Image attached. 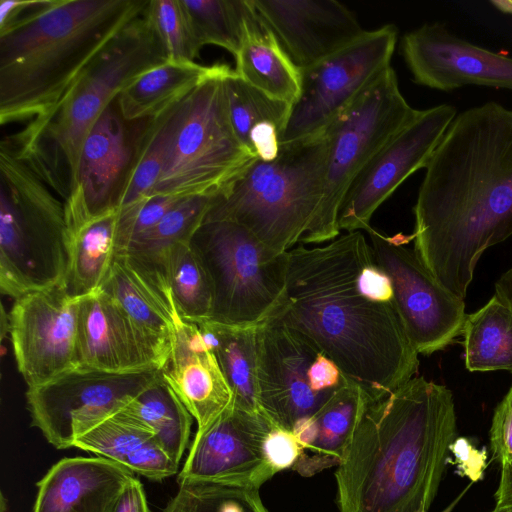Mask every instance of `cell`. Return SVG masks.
Returning a JSON list of instances; mask_svg holds the SVG:
<instances>
[{
    "label": "cell",
    "mask_w": 512,
    "mask_h": 512,
    "mask_svg": "<svg viewBox=\"0 0 512 512\" xmlns=\"http://www.w3.org/2000/svg\"><path fill=\"white\" fill-rule=\"evenodd\" d=\"M162 512H269L258 489L183 484Z\"/></svg>",
    "instance_id": "cell-38"
},
{
    "label": "cell",
    "mask_w": 512,
    "mask_h": 512,
    "mask_svg": "<svg viewBox=\"0 0 512 512\" xmlns=\"http://www.w3.org/2000/svg\"><path fill=\"white\" fill-rule=\"evenodd\" d=\"M265 452L269 463L277 473L292 468L299 456V448L294 435L277 426L268 435Z\"/></svg>",
    "instance_id": "cell-43"
},
{
    "label": "cell",
    "mask_w": 512,
    "mask_h": 512,
    "mask_svg": "<svg viewBox=\"0 0 512 512\" xmlns=\"http://www.w3.org/2000/svg\"><path fill=\"white\" fill-rule=\"evenodd\" d=\"M233 392L235 406L262 413L257 385V328L204 321L198 324Z\"/></svg>",
    "instance_id": "cell-30"
},
{
    "label": "cell",
    "mask_w": 512,
    "mask_h": 512,
    "mask_svg": "<svg viewBox=\"0 0 512 512\" xmlns=\"http://www.w3.org/2000/svg\"><path fill=\"white\" fill-rule=\"evenodd\" d=\"M118 209L69 228L68 266L63 285L76 299L102 287L116 256Z\"/></svg>",
    "instance_id": "cell-29"
},
{
    "label": "cell",
    "mask_w": 512,
    "mask_h": 512,
    "mask_svg": "<svg viewBox=\"0 0 512 512\" xmlns=\"http://www.w3.org/2000/svg\"><path fill=\"white\" fill-rule=\"evenodd\" d=\"M161 375L196 420L197 431L207 428L235 404L216 355L197 323L178 317Z\"/></svg>",
    "instance_id": "cell-22"
},
{
    "label": "cell",
    "mask_w": 512,
    "mask_h": 512,
    "mask_svg": "<svg viewBox=\"0 0 512 512\" xmlns=\"http://www.w3.org/2000/svg\"><path fill=\"white\" fill-rule=\"evenodd\" d=\"M470 485H468L466 487L465 490H463L458 496L456 499H454L453 502L450 503L449 506H447L442 512H452V510L455 508V506L457 505V503L460 501V499L463 497V495L466 493V491L468 490ZM421 512H428V511H421Z\"/></svg>",
    "instance_id": "cell-49"
},
{
    "label": "cell",
    "mask_w": 512,
    "mask_h": 512,
    "mask_svg": "<svg viewBox=\"0 0 512 512\" xmlns=\"http://www.w3.org/2000/svg\"><path fill=\"white\" fill-rule=\"evenodd\" d=\"M231 70L208 79L179 103L164 166L151 195H218L257 159L231 124L224 84Z\"/></svg>",
    "instance_id": "cell-8"
},
{
    "label": "cell",
    "mask_w": 512,
    "mask_h": 512,
    "mask_svg": "<svg viewBox=\"0 0 512 512\" xmlns=\"http://www.w3.org/2000/svg\"><path fill=\"white\" fill-rule=\"evenodd\" d=\"M495 294L512 308V266L496 281Z\"/></svg>",
    "instance_id": "cell-47"
},
{
    "label": "cell",
    "mask_w": 512,
    "mask_h": 512,
    "mask_svg": "<svg viewBox=\"0 0 512 512\" xmlns=\"http://www.w3.org/2000/svg\"><path fill=\"white\" fill-rule=\"evenodd\" d=\"M190 246L210 282L209 321L254 327L274 314L284 294V253L273 255L247 228L224 220L204 222Z\"/></svg>",
    "instance_id": "cell-9"
},
{
    "label": "cell",
    "mask_w": 512,
    "mask_h": 512,
    "mask_svg": "<svg viewBox=\"0 0 512 512\" xmlns=\"http://www.w3.org/2000/svg\"><path fill=\"white\" fill-rule=\"evenodd\" d=\"M120 412L148 429L166 454L179 464L189 442L193 416L162 375Z\"/></svg>",
    "instance_id": "cell-32"
},
{
    "label": "cell",
    "mask_w": 512,
    "mask_h": 512,
    "mask_svg": "<svg viewBox=\"0 0 512 512\" xmlns=\"http://www.w3.org/2000/svg\"><path fill=\"white\" fill-rule=\"evenodd\" d=\"M183 199L174 195L153 194L118 209L116 253L125 251Z\"/></svg>",
    "instance_id": "cell-40"
},
{
    "label": "cell",
    "mask_w": 512,
    "mask_h": 512,
    "mask_svg": "<svg viewBox=\"0 0 512 512\" xmlns=\"http://www.w3.org/2000/svg\"><path fill=\"white\" fill-rule=\"evenodd\" d=\"M108 512H151L143 485L136 477L126 485Z\"/></svg>",
    "instance_id": "cell-45"
},
{
    "label": "cell",
    "mask_w": 512,
    "mask_h": 512,
    "mask_svg": "<svg viewBox=\"0 0 512 512\" xmlns=\"http://www.w3.org/2000/svg\"><path fill=\"white\" fill-rule=\"evenodd\" d=\"M336 363L300 332L270 318L257 328V385L263 414L292 433L350 383Z\"/></svg>",
    "instance_id": "cell-11"
},
{
    "label": "cell",
    "mask_w": 512,
    "mask_h": 512,
    "mask_svg": "<svg viewBox=\"0 0 512 512\" xmlns=\"http://www.w3.org/2000/svg\"><path fill=\"white\" fill-rule=\"evenodd\" d=\"M146 14L164 44L168 61L195 62L203 46L193 33L181 0H149Z\"/></svg>",
    "instance_id": "cell-39"
},
{
    "label": "cell",
    "mask_w": 512,
    "mask_h": 512,
    "mask_svg": "<svg viewBox=\"0 0 512 512\" xmlns=\"http://www.w3.org/2000/svg\"><path fill=\"white\" fill-rule=\"evenodd\" d=\"M145 332L171 349L179 317L167 284L125 253H116L100 288Z\"/></svg>",
    "instance_id": "cell-25"
},
{
    "label": "cell",
    "mask_w": 512,
    "mask_h": 512,
    "mask_svg": "<svg viewBox=\"0 0 512 512\" xmlns=\"http://www.w3.org/2000/svg\"><path fill=\"white\" fill-rule=\"evenodd\" d=\"M369 397L352 382L339 389L316 413L293 430L299 456L291 469L311 477L339 466Z\"/></svg>",
    "instance_id": "cell-24"
},
{
    "label": "cell",
    "mask_w": 512,
    "mask_h": 512,
    "mask_svg": "<svg viewBox=\"0 0 512 512\" xmlns=\"http://www.w3.org/2000/svg\"><path fill=\"white\" fill-rule=\"evenodd\" d=\"M450 452L459 475L467 477L471 483L483 478L488 465L486 449L477 448L466 437H457L450 446Z\"/></svg>",
    "instance_id": "cell-42"
},
{
    "label": "cell",
    "mask_w": 512,
    "mask_h": 512,
    "mask_svg": "<svg viewBox=\"0 0 512 512\" xmlns=\"http://www.w3.org/2000/svg\"><path fill=\"white\" fill-rule=\"evenodd\" d=\"M280 130L271 122L256 124L249 133L248 147L262 161L275 160L280 153Z\"/></svg>",
    "instance_id": "cell-44"
},
{
    "label": "cell",
    "mask_w": 512,
    "mask_h": 512,
    "mask_svg": "<svg viewBox=\"0 0 512 512\" xmlns=\"http://www.w3.org/2000/svg\"><path fill=\"white\" fill-rule=\"evenodd\" d=\"M167 60L145 9L93 60L48 117L28 122L2 142L64 202L78 184L84 141L104 110L138 76Z\"/></svg>",
    "instance_id": "cell-5"
},
{
    "label": "cell",
    "mask_w": 512,
    "mask_h": 512,
    "mask_svg": "<svg viewBox=\"0 0 512 512\" xmlns=\"http://www.w3.org/2000/svg\"><path fill=\"white\" fill-rule=\"evenodd\" d=\"M425 169L414 251L464 300L482 254L512 235V109L490 101L457 114Z\"/></svg>",
    "instance_id": "cell-2"
},
{
    "label": "cell",
    "mask_w": 512,
    "mask_h": 512,
    "mask_svg": "<svg viewBox=\"0 0 512 512\" xmlns=\"http://www.w3.org/2000/svg\"><path fill=\"white\" fill-rule=\"evenodd\" d=\"M78 303L63 284L14 300L8 328L18 371L28 387L76 367Z\"/></svg>",
    "instance_id": "cell-17"
},
{
    "label": "cell",
    "mask_w": 512,
    "mask_h": 512,
    "mask_svg": "<svg viewBox=\"0 0 512 512\" xmlns=\"http://www.w3.org/2000/svg\"><path fill=\"white\" fill-rule=\"evenodd\" d=\"M134 477L104 457L63 458L37 482L33 512H108Z\"/></svg>",
    "instance_id": "cell-23"
},
{
    "label": "cell",
    "mask_w": 512,
    "mask_h": 512,
    "mask_svg": "<svg viewBox=\"0 0 512 512\" xmlns=\"http://www.w3.org/2000/svg\"><path fill=\"white\" fill-rule=\"evenodd\" d=\"M224 84L231 124L244 146L249 149V133L256 124L262 122L275 124L281 136L288 123L292 105L274 99L248 84L234 70L225 76Z\"/></svg>",
    "instance_id": "cell-37"
},
{
    "label": "cell",
    "mask_w": 512,
    "mask_h": 512,
    "mask_svg": "<svg viewBox=\"0 0 512 512\" xmlns=\"http://www.w3.org/2000/svg\"><path fill=\"white\" fill-rule=\"evenodd\" d=\"M490 446L493 458L501 466L512 463V386L495 408Z\"/></svg>",
    "instance_id": "cell-41"
},
{
    "label": "cell",
    "mask_w": 512,
    "mask_h": 512,
    "mask_svg": "<svg viewBox=\"0 0 512 512\" xmlns=\"http://www.w3.org/2000/svg\"><path fill=\"white\" fill-rule=\"evenodd\" d=\"M69 253L64 203L0 143V290L14 300L62 284Z\"/></svg>",
    "instance_id": "cell-7"
},
{
    "label": "cell",
    "mask_w": 512,
    "mask_h": 512,
    "mask_svg": "<svg viewBox=\"0 0 512 512\" xmlns=\"http://www.w3.org/2000/svg\"><path fill=\"white\" fill-rule=\"evenodd\" d=\"M401 52L418 85L445 92L465 85L512 91V57L475 45L441 22L406 33Z\"/></svg>",
    "instance_id": "cell-18"
},
{
    "label": "cell",
    "mask_w": 512,
    "mask_h": 512,
    "mask_svg": "<svg viewBox=\"0 0 512 512\" xmlns=\"http://www.w3.org/2000/svg\"><path fill=\"white\" fill-rule=\"evenodd\" d=\"M149 0L0 2V123L48 117Z\"/></svg>",
    "instance_id": "cell-4"
},
{
    "label": "cell",
    "mask_w": 512,
    "mask_h": 512,
    "mask_svg": "<svg viewBox=\"0 0 512 512\" xmlns=\"http://www.w3.org/2000/svg\"><path fill=\"white\" fill-rule=\"evenodd\" d=\"M178 105L157 117L142 120L131 159L118 187L117 209L151 195L164 166Z\"/></svg>",
    "instance_id": "cell-34"
},
{
    "label": "cell",
    "mask_w": 512,
    "mask_h": 512,
    "mask_svg": "<svg viewBox=\"0 0 512 512\" xmlns=\"http://www.w3.org/2000/svg\"><path fill=\"white\" fill-rule=\"evenodd\" d=\"M133 259L163 274L181 319L197 324L210 319V282L190 243H178L151 261Z\"/></svg>",
    "instance_id": "cell-33"
},
{
    "label": "cell",
    "mask_w": 512,
    "mask_h": 512,
    "mask_svg": "<svg viewBox=\"0 0 512 512\" xmlns=\"http://www.w3.org/2000/svg\"><path fill=\"white\" fill-rule=\"evenodd\" d=\"M496 9L503 13L512 14V0L511 1H491L490 2Z\"/></svg>",
    "instance_id": "cell-48"
},
{
    "label": "cell",
    "mask_w": 512,
    "mask_h": 512,
    "mask_svg": "<svg viewBox=\"0 0 512 512\" xmlns=\"http://www.w3.org/2000/svg\"><path fill=\"white\" fill-rule=\"evenodd\" d=\"M160 376V369L117 373L76 366L28 387L31 425L56 449H68L79 435L120 411Z\"/></svg>",
    "instance_id": "cell-12"
},
{
    "label": "cell",
    "mask_w": 512,
    "mask_h": 512,
    "mask_svg": "<svg viewBox=\"0 0 512 512\" xmlns=\"http://www.w3.org/2000/svg\"><path fill=\"white\" fill-rule=\"evenodd\" d=\"M181 4L202 46L212 44L237 54L248 0H181Z\"/></svg>",
    "instance_id": "cell-36"
},
{
    "label": "cell",
    "mask_w": 512,
    "mask_h": 512,
    "mask_svg": "<svg viewBox=\"0 0 512 512\" xmlns=\"http://www.w3.org/2000/svg\"><path fill=\"white\" fill-rule=\"evenodd\" d=\"M284 259V294L270 318L311 340L371 400L413 378L418 353L361 231L315 247L298 244Z\"/></svg>",
    "instance_id": "cell-1"
},
{
    "label": "cell",
    "mask_w": 512,
    "mask_h": 512,
    "mask_svg": "<svg viewBox=\"0 0 512 512\" xmlns=\"http://www.w3.org/2000/svg\"><path fill=\"white\" fill-rule=\"evenodd\" d=\"M141 122L126 121L115 100L94 124L81 150L77 187L63 202L68 228L117 209L118 187L131 159Z\"/></svg>",
    "instance_id": "cell-20"
},
{
    "label": "cell",
    "mask_w": 512,
    "mask_h": 512,
    "mask_svg": "<svg viewBox=\"0 0 512 512\" xmlns=\"http://www.w3.org/2000/svg\"><path fill=\"white\" fill-rule=\"evenodd\" d=\"M452 392L413 377L368 399L337 467L340 512L428 511L457 438Z\"/></svg>",
    "instance_id": "cell-3"
},
{
    "label": "cell",
    "mask_w": 512,
    "mask_h": 512,
    "mask_svg": "<svg viewBox=\"0 0 512 512\" xmlns=\"http://www.w3.org/2000/svg\"><path fill=\"white\" fill-rule=\"evenodd\" d=\"M293 64L301 71L343 49L364 30L336 0H251Z\"/></svg>",
    "instance_id": "cell-21"
},
{
    "label": "cell",
    "mask_w": 512,
    "mask_h": 512,
    "mask_svg": "<svg viewBox=\"0 0 512 512\" xmlns=\"http://www.w3.org/2000/svg\"><path fill=\"white\" fill-rule=\"evenodd\" d=\"M217 195L184 198L153 228L134 240L126 253L138 260L151 261L178 243H190L204 223Z\"/></svg>",
    "instance_id": "cell-35"
},
{
    "label": "cell",
    "mask_w": 512,
    "mask_h": 512,
    "mask_svg": "<svg viewBox=\"0 0 512 512\" xmlns=\"http://www.w3.org/2000/svg\"><path fill=\"white\" fill-rule=\"evenodd\" d=\"M226 64L166 61L133 80L116 98L122 117L136 122L157 117L185 100L208 79L222 74Z\"/></svg>",
    "instance_id": "cell-28"
},
{
    "label": "cell",
    "mask_w": 512,
    "mask_h": 512,
    "mask_svg": "<svg viewBox=\"0 0 512 512\" xmlns=\"http://www.w3.org/2000/svg\"><path fill=\"white\" fill-rule=\"evenodd\" d=\"M397 28L387 24L364 31L355 41L301 70V88L280 144L323 133L380 74L396 46Z\"/></svg>",
    "instance_id": "cell-13"
},
{
    "label": "cell",
    "mask_w": 512,
    "mask_h": 512,
    "mask_svg": "<svg viewBox=\"0 0 512 512\" xmlns=\"http://www.w3.org/2000/svg\"><path fill=\"white\" fill-rule=\"evenodd\" d=\"M418 111L405 100L389 66L329 124L324 131L328 139L324 191L309 244L320 245L340 235L339 209L351 184Z\"/></svg>",
    "instance_id": "cell-10"
},
{
    "label": "cell",
    "mask_w": 512,
    "mask_h": 512,
    "mask_svg": "<svg viewBox=\"0 0 512 512\" xmlns=\"http://www.w3.org/2000/svg\"><path fill=\"white\" fill-rule=\"evenodd\" d=\"M492 512H512V463L501 466L500 481Z\"/></svg>",
    "instance_id": "cell-46"
},
{
    "label": "cell",
    "mask_w": 512,
    "mask_h": 512,
    "mask_svg": "<svg viewBox=\"0 0 512 512\" xmlns=\"http://www.w3.org/2000/svg\"><path fill=\"white\" fill-rule=\"evenodd\" d=\"M457 115L450 104L419 110L371 159L348 189L338 214L339 230H366L375 211L414 172L426 168Z\"/></svg>",
    "instance_id": "cell-15"
},
{
    "label": "cell",
    "mask_w": 512,
    "mask_h": 512,
    "mask_svg": "<svg viewBox=\"0 0 512 512\" xmlns=\"http://www.w3.org/2000/svg\"><path fill=\"white\" fill-rule=\"evenodd\" d=\"M73 447L112 460L133 473L161 481L178 472L154 435L120 411L79 435Z\"/></svg>",
    "instance_id": "cell-26"
},
{
    "label": "cell",
    "mask_w": 512,
    "mask_h": 512,
    "mask_svg": "<svg viewBox=\"0 0 512 512\" xmlns=\"http://www.w3.org/2000/svg\"><path fill=\"white\" fill-rule=\"evenodd\" d=\"M243 22L236 74L268 96L294 105L301 88L300 70L293 64L272 30L257 14L252 1Z\"/></svg>",
    "instance_id": "cell-27"
},
{
    "label": "cell",
    "mask_w": 512,
    "mask_h": 512,
    "mask_svg": "<svg viewBox=\"0 0 512 512\" xmlns=\"http://www.w3.org/2000/svg\"><path fill=\"white\" fill-rule=\"evenodd\" d=\"M461 335L467 370L512 373V308L496 294L466 315Z\"/></svg>",
    "instance_id": "cell-31"
},
{
    "label": "cell",
    "mask_w": 512,
    "mask_h": 512,
    "mask_svg": "<svg viewBox=\"0 0 512 512\" xmlns=\"http://www.w3.org/2000/svg\"><path fill=\"white\" fill-rule=\"evenodd\" d=\"M275 425L262 413L234 405L196 431L177 482L258 489L275 474L265 443Z\"/></svg>",
    "instance_id": "cell-16"
},
{
    "label": "cell",
    "mask_w": 512,
    "mask_h": 512,
    "mask_svg": "<svg viewBox=\"0 0 512 512\" xmlns=\"http://www.w3.org/2000/svg\"><path fill=\"white\" fill-rule=\"evenodd\" d=\"M170 350L103 291L79 299L76 366L117 373L161 370Z\"/></svg>",
    "instance_id": "cell-19"
},
{
    "label": "cell",
    "mask_w": 512,
    "mask_h": 512,
    "mask_svg": "<svg viewBox=\"0 0 512 512\" xmlns=\"http://www.w3.org/2000/svg\"><path fill=\"white\" fill-rule=\"evenodd\" d=\"M365 231L375 262L391 281L397 312L417 353L444 349L462 333L464 300L443 286L407 246L412 234L389 236L372 226Z\"/></svg>",
    "instance_id": "cell-14"
},
{
    "label": "cell",
    "mask_w": 512,
    "mask_h": 512,
    "mask_svg": "<svg viewBox=\"0 0 512 512\" xmlns=\"http://www.w3.org/2000/svg\"><path fill=\"white\" fill-rule=\"evenodd\" d=\"M278 157L258 158L215 197L206 221H232L275 256L309 239L323 197L328 139L325 132L280 144Z\"/></svg>",
    "instance_id": "cell-6"
}]
</instances>
